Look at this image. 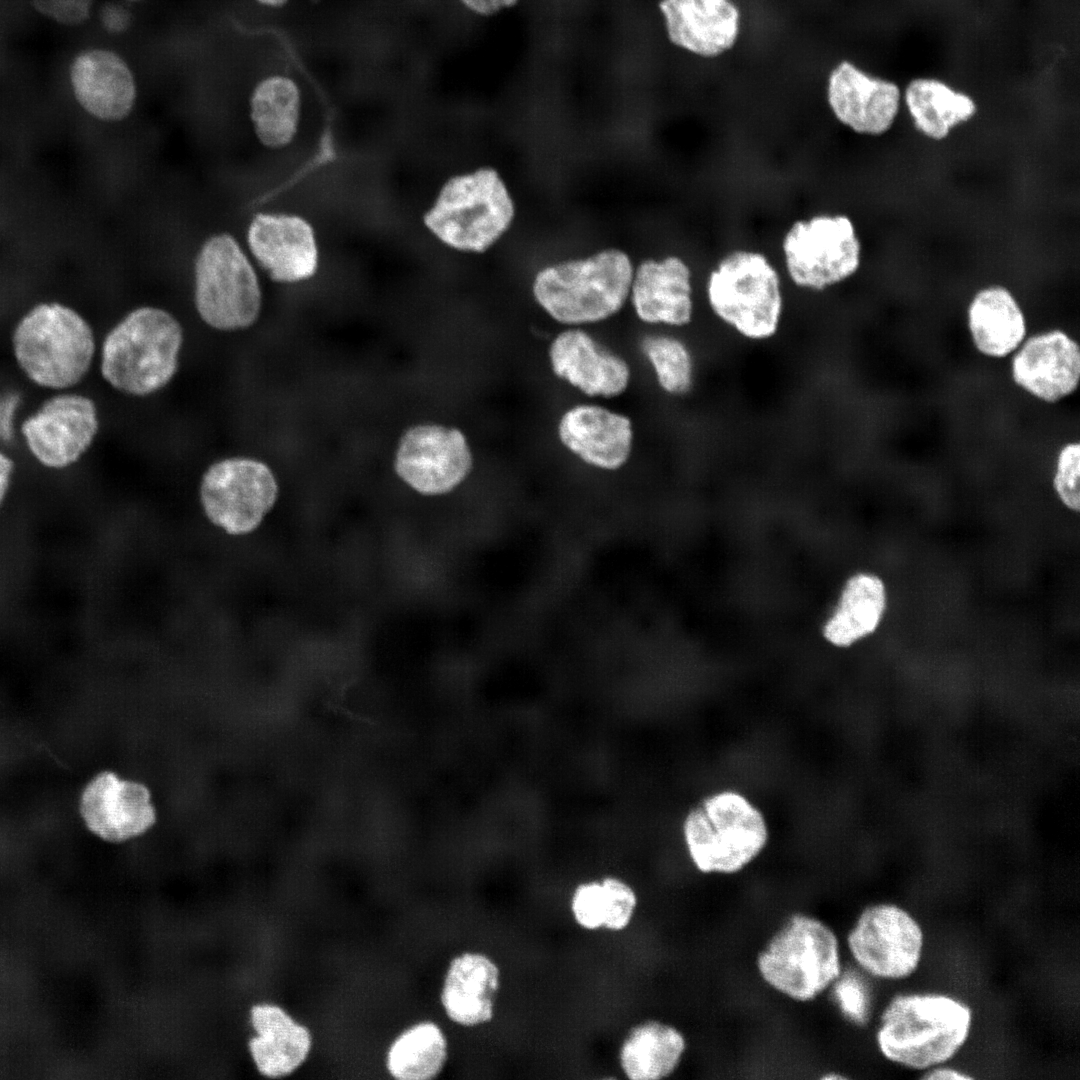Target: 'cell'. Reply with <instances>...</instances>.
<instances>
[{
    "label": "cell",
    "instance_id": "cell-28",
    "mask_svg": "<svg viewBox=\"0 0 1080 1080\" xmlns=\"http://www.w3.org/2000/svg\"><path fill=\"white\" fill-rule=\"evenodd\" d=\"M967 325L976 350L989 358L1014 353L1025 340L1027 321L1009 289L992 285L980 289L967 308Z\"/></svg>",
    "mask_w": 1080,
    "mask_h": 1080
},
{
    "label": "cell",
    "instance_id": "cell-33",
    "mask_svg": "<svg viewBox=\"0 0 1080 1080\" xmlns=\"http://www.w3.org/2000/svg\"><path fill=\"white\" fill-rule=\"evenodd\" d=\"M660 389L674 397L688 395L695 384V360L689 346L668 333H652L640 343Z\"/></svg>",
    "mask_w": 1080,
    "mask_h": 1080
},
{
    "label": "cell",
    "instance_id": "cell-11",
    "mask_svg": "<svg viewBox=\"0 0 1080 1080\" xmlns=\"http://www.w3.org/2000/svg\"><path fill=\"white\" fill-rule=\"evenodd\" d=\"M782 249L793 284L815 292L849 279L861 263V243L854 224L841 214L795 221L784 236Z\"/></svg>",
    "mask_w": 1080,
    "mask_h": 1080
},
{
    "label": "cell",
    "instance_id": "cell-27",
    "mask_svg": "<svg viewBox=\"0 0 1080 1080\" xmlns=\"http://www.w3.org/2000/svg\"><path fill=\"white\" fill-rule=\"evenodd\" d=\"M689 1049L685 1032L673 1023L650 1018L633 1025L617 1053L619 1068L629 1080H663L681 1067Z\"/></svg>",
    "mask_w": 1080,
    "mask_h": 1080
},
{
    "label": "cell",
    "instance_id": "cell-17",
    "mask_svg": "<svg viewBox=\"0 0 1080 1080\" xmlns=\"http://www.w3.org/2000/svg\"><path fill=\"white\" fill-rule=\"evenodd\" d=\"M1014 383L1034 398L1056 403L1073 394L1080 379L1077 341L1061 329L1026 337L1011 360Z\"/></svg>",
    "mask_w": 1080,
    "mask_h": 1080
},
{
    "label": "cell",
    "instance_id": "cell-40",
    "mask_svg": "<svg viewBox=\"0 0 1080 1080\" xmlns=\"http://www.w3.org/2000/svg\"><path fill=\"white\" fill-rule=\"evenodd\" d=\"M518 0H460L469 10L476 14L489 16L503 8L511 7Z\"/></svg>",
    "mask_w": 1080,
    "mask_h": 1080
},
{
    "label": "cell",
    "instance_id": "cell-31",
    "mask_svg": "<svg viewBox=\"0 0 1080 1080\" xmlns=\"http://www.w3.org/2000/svg\"><path fill=\"white\" fill-rule=\"evenodd\" d=\"M886 607L883 581L872 574H858L847 582L836 612L824 635L832 644L846 647L878 627Z\"/></svg>",
    "mask_w": 1080,
    "mask_h": 1080
},
{
    "label": "cell",
    "instance_id": "cell-12",
    "mask_svg": "<svg viewBox=\"0 0 1080 1080\" xmlns=\"http://www.w3.org/2000/svg\"><path fill=\"white\" fill-rule=\"evenodd\" d=\"M842 942L863 973L877 979L900 980L917 970L924 933L905 909L892 903H874L858 913Z\"/></svg>",
    "mask_w": 1080,
    "mask_h": 1080
},
{
    "label": "cell",
    "instance_id": "cell-2",
    "mask_svg": "<svg viewBox=\"0 0 1080 1080\" xmlns=\"http://www.w3.org/2000/svg\"><path fill=\"white\" fill-rule=\"evenodd\" d=\"M843 942L832 923L820 915L795 910L766 936L753 957L760 982L797 1005L824 998L842 974Z\"/></svg>",
    "mask_w": 1080,
    "mask_h": 1080
},
{
    "label": "cell",
    "instance_id": "cell-39",
    "mask_svg": "<svg viewBox=\"0 0 1080 1080\" xmlns=\"http://www.w3.org/2000/svg\"><path fill=\"white\" fill-rule=\"evenodd\" d=\"M15 469L16 461L12 449L0 445V505L8 493Z\"/></svg>",
    "mask_w": 1080,
    "mask_h": 1080
},
{
    "label": "cell",
    "instance_id": "cell-15",
    "mask_svg": "<svg viewBox=\"0 0 1080 1080\" xmlns=\"http://www.w3.org/2000/svg\"><path fill=\"white\" fill-rule=\"evenodd\" d=\"M472 467V451L462 431L435 424L409 428L399 441L394 461L398 476L423 495L450 492Z\"/></svg>",
    "mask_w": 1080,
    "mask_h": 1080
},
{
    "label": "cell",
    "instance_id": "cell-8",
    "mask_svg": "<svg viewBox=\"0 0 1080 1080\" xmlns=\"http://www.w3.org/2000/svg\"><path fill=\"white\" fill-rule=\"evenodd\" d=\"M688 856L705 875H734L753 863L768 842L762 812L744 795L725 790L704 798L683 823Z\"/></svg>",
    "mask_w": 1080,
    "mask_h": 1080
},
{
    "label": "cell",
    "instance_id": "cell-4",
    "mask_svg": "<svg viewBox=\"0 0 1080 1080\" xmlns=\"http://www.w3.org/2000/svg\"><path fill=\"white\" fill-rule=\"evenodd\" d=\"M514 215V202L500 174L482 166L447 176L421 218L441 246L481 254L509 229Z\"/></svg>",
    "mask_w": 1080,
    "mask_h": 1080
},
{
    "label": "cell",
    "instance_id": "cell-14",
    "mask_svg": "<svg viewBox=\"0 0 1080 1080\" xmlns=\"http://www.w3.org/2000/svg\"><path fill=\"white\" fill-rule=\"evenodd\" d=\"M246 242L255 262L275 282H304L319 271V237L314 224L304 215L257 212L247 226Z\"/></svg>",
    "mask_w": 1080,
    "mask_h": 1080
},
{
    "label": "cell",
    "instance_id": "cell-1",
    "mask_svg": "<svg viewBox=\"0 0 1080 1080\" xmlns=\"http://www.w3.org/2000/svg\"><path fill=\"white\" fill-rule=\"evenodd\" d=\"M8 360L17 379L40 394L79 388L96 361L94 328L76 307L41 300L10 321Z\"/></svg>",
    "mask_w": 1080,
    "mask_h": 1080
},
{
    "label": "cell",
    "instance_id": "cell-25",
    "mask_svg": "<svg viewBox=\"0 0 1080 1080\" xmlns=\"http://www.w3.org/2000/svg\"><path fill=\"white\" fill-rule=\"evenodd\" d=\"M255 1031L249 1042V1052L260 1074L267 1078H283L304 1064L312 1049L310 1030L297 1022L281 1006L259 1003L250 1010Z\"/></svg>",
    "mask_w": 1080,
    "mask_h": 1080
},
{
    "label": "cell",
    "instance_id": "cell-34",
    "mask_svg": "<svg viewBox=\"0 0 1080 1080\" xmlns=\"http://www.w3.org/2000/svg\"><path fill=\"white\" fill-rule=\"evenodd\" d=\"M825 997L838 1008L841 1016L855 1024H863L867 1018L868 997L865 986L856 975L844 968L840 977Z\"/></svg>",
    "mask_w": 1080,
    "mask_h": 1080
},
{
    "label": "cell",
    "instance_id": "cell-36",
    "mask_svg": "<svg viewBox=\"0 0 1080 1080\" xmlns=\"http://www.w3.org/2000/svg\"><path fill=\"white\" fill-rule=\"evenodd\" d=\"M29 390L19 383L0 384V445L18 448V429L21 418L31 402Z\"/></svg>",
    "mask_w": 1080,
    "mask_h": 1080
},
{
    "label": "cell",
    "instance_id": "cell-35",
    "mask_svg": "<svg viewBox=\"0 0 1080 1080\" xmlns=\"http://www.w3.org/2000/svg\"><path fill=\"white\" fill-rule=\"evenodd\" d=\"M1080 445L1078 441L1064 444L1057 455L1054 489L1061 502L1070 510L1079 511Z\"/></svg>",
    "mask_w": 1080,
    "mask_h": 1080
},
{
    "label": "cell",
    "instance_id": "cell-30",
    "mask_svg": "<svg viewBox=\"0 0 1080 1080\" xmlns=\"http://www.w3.org/2000/svg\"><path fill=\"white\" fill-rule=\"evenodd\" d=\"M905 103L914 125L926 137L939 141L976 113L973 99L947 84L929 78L912 80L905 89Z\"/></svg>",
    "mask_w": 1080,
    "mask_h": 1080
},
{
    "label": "cell",
    "instance_id": "cell-24",
    "mask_svg": "<svg viewBox=\"0 0 1080 1080\" xmlns=\"http://www.w3.org/2000/svg\"><path fill=\"white\" fill-rule=\"evenodd\" d=\"M501 969L489 955L463 952L450 961L440 1002L447 1017L464 1027L490 1023L495 1017Z\"/></svg>",
    "mask_w": 1080,
    "mask_h": 1080
},
{
    "label": "cell",
    "instance_id": "cell-41",
    "mask_svg": "<svg viewBox=\"0 0 1080 1080\" xmlns=\"http://www.w3.org/2000/svg\"><path fill=\"white\" fill-rule=\"evenodd\" d=\"M926 1080H967L973 1079L972 1076L950 1067L935 1066L926 1070L925 1074L920 1077Z\"/></svg>",
    "mask_w": 1080,
    "mask_h": 1080
},
{
    "label": "cell",
    "instance_id": "cell-20",
    "mask_svg": "<svg viewBox=\"0 0 1080 1080\" xmlns=\"http://www.w3.org/2000/svg\"><path fill=\"white\" fill-rule=\"evenodd\" d=\"M901 92L890 81L866 74L849 61L830 73L827 101L836 119L854 132L879 136L893 125Z\"/></svg>",
    "mask_w": 1080,
    "mask_h": 1080
},
{
    "label": "cell",
    "instance_id": "cell-43",
    "mask_svg": "<svg viewBox=\"0 0 1080 1080\" xmlns=\"http://www.w3.org/2000/svg\"><path fill=\"white\" fill-rule=\"evenodd\" d=\"M847 1078H849V1076L842 1074L838 1070L832 1069L825 1070L818 1076V1079L820 1080H842Z\"/></svg>",
    "mask_w": 1080,
    "mask_h": 1080
},
{
    "label": "cell",
    "instance_id": "cell-10",
    "mask_svg": "<svg viewBox=\"0 0 1080 1080\" xmlns=\"http://www.w3.org/2000/svg\"><path fill=\"white\" fill-rule=\"evenodd\" d=\"M100 430L96 401L79 388L42 393L26 408L18 429V448L37 465L62 471L92 448Z\"/></svg>",
    "mask_w": 1080,
    "mask_h": 1080
},
{
    "label": "cell",
    "instance_id": "cell-9",
    "mask_svg": "<svg viewBox=\"0 0 1080 1080\" xmlns=\"http://www.w3.org/2000/svg\"><path fill=\"white\" fill-rule=\"evenodd\" d=\"M194 303L211 328L235 331L252 326L262 307L255 267L238 240L227 232L207 237L193 263Z\"/></svg>",
    "mask_w": 1080,
    "mask_h": 1080
},
{
    "label": "cell",
    "instance_id": "cell-44",
    "mask_svg": "<svg viewBox=\"0 0 1080 1080\" xmlns=\"http://www.w3.org/2000/svg\"><path fill=\"white\" fill-rule=\"evenodd\" d=\"M258 4L268 8H280L284 6L288 0H254Z\"/></svg>",
    "mask_w": 1080,
    "mask_h": 1080
},
{
    "label": "cell",
    "instance_id": "cell-16",
    "mask_svg": "<svg viewBox=\"0 0 1080 1080\" xmlns=\"http://www.w3.org/2000/svg\"><path fill=\"white\" fill-rule=\"evenodd\" d=\"M548 359L556 377L588 397L614 398L630 385L625 358L602 346L581 327H567L551 340Z\"/></svg>",
    "mask_w": 1080,
    "mask_h": 1080
},
{
    "label": "cell",
    "instance_id": "cell-38",
    "mask_svg": "<svg viewBox=\"0 0 1080 1080\" xmlns=\"http://www.w3.org/2000/svg\"><path fill=\"white\" fill-rule=\"evenodd\" d=\"M99 17L104 29L112 34L126 32L132 23L130 11L118 3L105 4L100 10Z\"/></svg>",
    "mask_w": 1080,
    "mask_h": 1080
},
{
    "label": "cell",
    "instance_id": "cell-21",
    "mask_svg": "<svg viewBox=\"0 0 1080 1080\" xmlns=\"http://www.w3.org/2000/svg\"><path fill=\"white\" fill-rule=\"evenodd\" d=\"M70 82L78 104L98 120L122 121L136 105L135 75L115 51L92 48L80 52L71 64Z\"/></svg>",
    "mask_w": 1080,
    "mask_h": 1080
},
{
    "label": "cell",
    "instance_id": "cell-18",
    "mask_svg": "<svg viewBox=\"0 0 1080 1080\" xmlns=\"http://www.w3.org/2000/svg\"><path fill=\"white\" fill-rule=\"evenodd\" d=\"M79 812L88 830L109 842L139 836L155 822L149 790L109 771L97 774L86 784Z\"/></svg>",
    "mask_w": 1080,
    "mask_h": 1080
},
{
    "label": "cell",
    "instance_id": "cell-7",
    "mask_svg": "<svg viewBox=\"0 0 1080 1080\" xmlns=\"http://www.w3.org/2000/svg\"><path fill=\"white\" fill-rule=\"evenodd\" d=\"M705 291L713 315L738 337L765 343L777 336L784 296L780 275L764 254L728 253L710 272Z\"/></svg>",
    "mask_w": 1080,
    "mask_h": 1080
},
{
    "label": "cell",
    "instance_id": "cell-32",
    "mask_svg": "<svg viewBox=\"0 0 1080 1080\" xmlns=\"http://www.w3.org/2000/svg\"><path fill=\"white\" fill-rule=\"evenodd\" d=\"M448 1044L442 1029L432 1021L416 1023L402 1031L386 1053V1069L397 1080H430L443 1070Z\"/></svg>",
    "mask_w": 1080,
    "mask_h": 1080
},
{
    "label": "cell",
    "instance_id": "cell-45",
    "mask_svg": "<svg viewBox=\"0 0 1080 1080\" xmlns=\"http://www.w3.org/2000/svg\"><path fill=\"white\" fill-rule=\"evenodd\" d=\"M126 1H128V2H139V1H142V0H126Z\"/></svg>",
    "mask_w": 1080,
    "mask_h": 1080
},
{
    "label": "cell",
    "instance_id": "cell-13",
    "mask_svg": "<svg viewBox=\"0 0 1080 1080\" xmlns=\"http://www.w3.org/2000/svg\"><path fill=\"white\" fill-rule=\"evenodd\" d=\"M278 484L262 461L230 457L213 463L204 473L200 500L209 520L230 535L255 530L273 507Z\"/></svg>",
    "mask_w": 1080,
    "mask_h": 1080
},
{
    "label": "cell",
    "instance_id": "cell-26",
    "mask_svg": "<svg viewBox=\"0 0 1080 1080\" xmlns=\"http://www.w3.org/2000/svg\"><path fill=\"white\" fill-rule=\"evenodd\" d=\"M304 91L287 72L262 77L249 96V118L258 142L268 150L282 151L293 145L304 120Z\"/></svg>",
    "mask_w": 1080,
    "mask_h": 1080
},
{
    "label": "cell",
    "instance_id": "cell-22",
    "mask_svg": "<svg viewBox=\"0 0 1080 1080\" xmlns=\"http://www.w3.org/2000/svg\"><path fill=\"white\" fill-rule=\"evenodd\" d=\"M629 297L638 319L648 325L683 328L693 321L691 270L677 256L643 260L634 270Z\"/></svg>",
    "mask_w": 1080,
    "mask_h": 1080
},
{
    "label": "cell",
    "instance_id": "cell-37",
    "mask_svg": "<svg viewBox=\"0 0 1080 1080\" xmlns=\"http://www.w3.org/2000/svg\"><path fill=\"white\" fill-rule=\"evenodd\" d=\"M42 15L65 24L77 25L87 20L93 0H31Z\"/></svg>",
    "mask_w": 1080,
    "mask_h": 1080
},
{
    "label": "cell",
    "instance_id": "cell-42",
    "mask_svg": "<svg viewBox=\"0 0 1080 1080\" xmlns=\"http://www.w3.org/2000/svg\"><path fill=\"white\" fill-rule=\"evenodd\" d=\"M324 707L326 709H328V710H331V711H333L335 713H340V714L345 715L346 717H348L350 719H355V720H357L359 722H363V723H366V724H369V725H377L378 724V722L375 721L373 718H370L368 716L360 715L358 713L352 712L348 708L337 705V704H333L330 701L325 702Z\"/></svg>",
    "mask_w": 1080,
    "mask_h": 1080
},
{
    "label": "cell",
    "instance_id": "cell-23",
    "mask_svg": "<svg viewBox=\"0 0 1080 1080\" xmlns=\"http://www.w3.org/2000/svg\"><path fill=\"white\" fill-rule=\"evenodd\" d=\"M669 40L703 57L729 50L739 33L740 13L730 0H661Z\"/></svg>",
    "mask_w": 1080,
    "mask_h": 1080
},
{
    "label": "cell",
    "instance_id": "cell-6",
    "mask_svg": "<svg viewBox=\"0 0 1080 1080\" xmlns=\"http://www.w3.org/2000/svg\"><path fill=\"white\" fill-rule=\"evenodd\" d=\"M633 273L624 251L605 249L542 268L534 277L532 293L551 319L567 327H581L605 321L623 308Z\"/></svg>",
    "mask_w": 1080,
    "mask_h": 1080
},
{
    "label": "cell",
    "instance_id": "cell-3",
    "mask_svg": "<svg viewBox=\"0 0 1080 1080\" xmlns=\"http://www.w3.org/2000/svg\"><path fill=\"white\" fill-rule=\"evenodd\" d=\"M973 1021L969 1005L938 993L898 994L880 1014L875 1043L888 1061L928 1070L951 1060L966 1043Z\"/></svg>",
    "mask_w": 1080,
    "mask_h": 1080
},
{
    "label": "cell",
    "instance_id": "cell-19",
    "mask_svg": "<svg viewBox=\"0 0 1080 1080\" xmlns=\"http://www.w3.org/2000/svg\"><path fill=\"white\" fill-rule=\"evenodd\" d=\"M557 436L570 453L602 470L621 468L633 450L631 419L593 403L576 404L566 409L557 423Z\"/></svg>",
    "mask_w": 1080,
    "mask_h": 1080
},
{
    "label": "cell",
    "instance_id": "cell-5",
    "mask_svg": "<svg viewBox=\"0 0 1080 1080\" xmlns=\"http://www.w3.org/2000/svg\"><path fill=\"white\" fill-rule=\"evenodd\" d=\"M183 328L168 311L141 306L127 313L104 336L99 372L115 390L147 396L164 388L178 370Z\"/></svg>",
    "mask_w": 1080,
    "mask_h": 1080
},
{
    "label": "cell",
    "instance_id": "cell-29",
    "mask_svg": "<svg viewBox=\"0 0 1080 1080\" xmlns=\"http://www.w3.org/2000/svg\"><path fill=\"white\" fill-rule=\"evenodd\" d=\"M638 904V894L630 883L606 876L578 884L572 891L569 909L583 930L618 933L632 924Z\"/></svg>",
    "mask_w": 1080,
    "mask_h": 1080
}]
</instances>
